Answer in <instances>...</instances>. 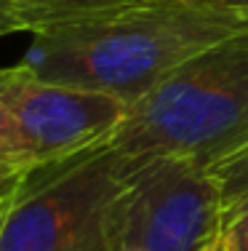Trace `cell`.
Wrapping results in <instances>:
<instances>
[{"instance_id": "obj_13", "label": "cell", "mask_w": 248, "mask_h": 251, "mask_svg": "<svg viewBox=\"0 0 248 251\" xmlns=\"http://www.w3.org/2000/svg\"><path fill=\"white\" fill-rule=\"evenodd\" d=\"M0 217H3V214H0Z\"/></svg>"}, {"instance_id": "obj_10", "label": "cell", "mask_w": 248, "mask_h": 251, "mask_svg": "<svg viewBox=\"0 0 248 251\" xmlns=\"http://www.w3.org/2000/svg\"><path fill=\"white\" fill-rule=\"evenodd\" d=\"M32 174L35 171H27V169H22V166L0 160V214L8 211V206L16 201V195L24 190V184L29 182Z\"/></svg>"}, {"instance_id": "obj_8", "label": "cell", "mask_w": 248, "mask_h": 251, "mask_svg": "<svg viewBox=\"0 0 248 251\" xmlns=\"http://www.w3.org/2000/svg\"><path fill=\"white\" fill-rule=\"evenodd\" d=\"M0 160L22 166L27 171H35L32 158H29V150H27V142H24V134H22L19 123H16L14 112L3 101H0Z\"/></svg>"}, {"instance_id": "obj_1", "label": "cell", "mask_w": 248, "mask_h": 251, "mask_svg": "<svg viewBox=\"0 0 248 251\" xmlns=\"http://www.w3.org/2000/svg\"><path fill=\"white\" fill-rule=\"evenodd\" d=\"M248 29L222 0H117L32 32L22 67L136 104L171 73Z\"/></svg>"}, {"instance_id": "obj_6", "label": "cell", "mask_w": 248, "mask_h": 251, "mask_svg": "<svg viewBox=\"0 0 248 251\" xmlns=\"http://www.w3.org/2000/svg\"><path fill=\"white\" fill-rule=\"evenodd\" d=\"M8 3L16 5L22 22H24V32L32 35L40 27H48L54 22L69 19V16L86 14L93 8H104L117 0H8Z\"/></svg>"}, {"instance_id": "obj_5", "label": "cell", "mask_w": 248, "mask_h": 251, "mask_svg": "<svg viewBox=\"0 0 248 251\" xmlns=\"http://www.w3.org/2000/svg\"><path fill=\"white\" fill-rule=\"evenodd\" d=\"M0 101L14 112L24 134L35 171L107 145L128 112V104L120 99L43 80L19 62L0 67Z\"/></svg>"}, {"instance_id": "obj_12", "label": "cell", "mask_w": 248, "mask_h": 251, "mask_svg": "<svg viewBox=\"0 0 248 251\" xmlns=\"http://www.w3.org/2000/svg\"><path fill=\"white\" fill-rule=\"evenodd\" d=\"M222 3L227 5V8L238 16V19H243L246 25H248V0H222Z\"/></svg>"}, {"instance_id": "obj_11", "label": "cell", "mask_w": 248, "mask_h": 251, "mask_svg": "<svg viewBox=\"0 0 248 251\" xmlns=\"http://www.w3.org/2000/svg\"><path fill=\"white\" fill-rule=\"evenodd\" d=\"M14 32H24V22H22V14L16 11L14 3L8 0H0V38Z\"/></svg>"}, {"instance_id": "obj_2", "label": "cell", "mask_w": 248, "mask_h": 251, "mask_svg": "<svg viewBox=\"0 0 248 251\" xmlns=\"http://www.w3.org/2000/svg\"><path fill=\"white\" fill-rule=\"evenodd\" d=\"M123 155L187 158L205 169L248 150V29L184 62L128 107L107 139Z\"/></svg>"}, {"instance_id": "obj_3", "label": "cell", "mask_w": 248, "mask_h": 251, "mask_svg": "<svg viewBox=\"0 0 248 251\" xmlns=\"http://www.w3.org/2000/svg\"><path fill=\"white\" fill-rule=\"evenodd\" d=\"M139 158L110 145L40 169L0 217V251H110V225Z\"/></svg>"}, {"instance_id": "obj_4", "label": "cell", "mask_w": 248, "mask_h": 251, "mask_svg": "<svg viewBox=\"0 0 248 251\" xmlns=\"http://www.w3.org/2000/svg\"><path fill=\"white\" fill-rule=\"evenodd\" d=\"M222 230L224 198L214 169L147 158L112 206L110 251H216Z\"/></svg>"}, {"instance_id": "obj_7", "label": "cell", "mask_w": 248, "mask_h": 251, "mask_svg": "<svg viewBox=\"0 0 248 251\" xmlns=\"http://www.w3.org/2000/svg\"><path fill=\"white\" fill-rule=\"evenodd\" d=\"M216 179L222 184V198H224V217L232 214L248 198V150L235 155L232 160L216 166Z\"/></svg>"}, {"instance_id": "obj_9", "label": "cell", "mask_w": 248, "mask_h": 251, "mask_svg": "<svg viewBox=\"0 0 248 251\" xmlns=\"http://www.w3.org/2000/svg\"><path fill=\"white\" fill-rule=\"evenodd\" d=\"M216 251H248V198L224 217V230Z\"/></svg>"}]
</instances>
